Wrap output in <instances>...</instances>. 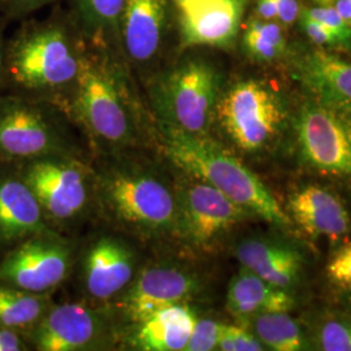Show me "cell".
I'll use <instances>...</instances> for the list:
<instances>
[{"instance_id": "6da1fadb", "label": "cell", "mask_w": 351, "mask_h": 351, "mask_svg": "<svg viewBox=\"0 0 351 351\" xmlns=\"http://www.w3.org/2000/svg\"><path fill=\"white\" fill-rule=\"evenodd\" d=\"M164 151L184 173L220 190L230 201L278 228L293 221L263 181L221 145L163 124Z\"/></svg>"}, {"instance_id": "7a4b0ae2", "label": "cell", "mask_w": 351, "mask_h": 351, "mask_svg": "<svg viewBox=\"0 0 351 351\" xmlns=\"http://www.w3.org/2000/svg\"><path fill=\"white\" fill-rule=\"evenodd\" d=\"M220 73L213 64L190 59L156 82L154 103L164 125L206 134L220 99Z\"/></svg>"}, {"instance_id": "3957f363", "label": "cell", "mask_w": 351, "mask_h": 351, "mask_svg": "<svg viewBox=\"0 0 351 351\" xmlns=\"http://www.w3.org/2000/svg\"><path fill=\"white\" fill-rule=\"evenodd\" d=\"M216 116L239 150L258 152L276 141L288 112L274 88L258 80H246L233 85L219 99Z\"/></svg>"}, {"instance_id": "277c9868", "label": "cell", "mask_w": 351, "mask_h": 351, "mask_svg": "<svg viewBox=\"0 0 351 351\" xmlns=\"http://www.w3.org/2000/svg\"><path fill=\"white\" fill-rule=\"evenodd\" d=\"M302 160L316 172L351 177V113L310 99L295 121Z\"/></svg>"}, {"instance_id": "5b68a950", "label": "cell", "mask_w": 351, "mask_h": 351, "mask_svg": "<svg viewBox=\"0 0 351 351\" xmlns=\"http://www.w3.org/2000/svg\"><path fill=\"white\" fill-rule=\"evenodd\" d=\"M104 199L113 215L143 230H176L177 198L156 176L114 172L104 180Z\"/></svg>"}, {"instance_id": "8992f818", "label": "cell", "mask_w": 351, "mask_h": 351, "mask_svg": "<svg viewBox=\"0 0 351 351\" xmlns=\"http://www.w3.org/2000/svg\"><path fill=\"white\" fill-rule=\"evenodd\" d=\"M75 84V108L91 133L111 143L132 138V114L120 84L107 65L80 59Z\"/></svg>"}, {"instance_id": "52a82bcc", "label": "cell", "mask_w": 351, "mask_h": 351, "mask_svg": "<svg viewBox=\"0 0 351 351\" xmlns=\"http://www.w3.org/2000/svg\"><path fill=\"white\" fill-rule=\"evenodd\" d=\"M80 59L58 27H46L21 38L11 55L13 78L24 88L62 86L75 80Z\"/></svg>"}, {"instance_id": "ba28073f", "label": "cell", "mask_w": 351, "mask_h": 351, "mask_svg": "<svg viewBox=\"0 0 351 351\" xmlns=\"http://www.w3.org/2000/svg\"><path fill=\"white\" fill-rule=\"evenodd\" d=\"M190 178L193 181H189L177 197L176 230L193 246L206 249L251 213L213 185L194 177Z\"/></svg>"}, {"instance_id": "9c48e42d", "label": "cell", "mask_w": 351, "mask_h": 351, "mask_svg": "<svg viewBox=\"0 0 351 351\" xmlns=\"http://www.w3.org/2000/svg\"><path fill=\"white\" fill-rule=\"evenodd\" d=\"M184 47H229L239 34L247 0H178Z\"/></svg>"}, {"instance_id": "30bf717a", "label": "cell", "mask_w": 351, "mask_h": 351, "mask_svg": "<svg viewBox=\"0 0 351 351\" xmlns=\"http://www.w3.org/2000/svg\"><path fill=\"white\" fill-rule=\"evenodd\" d=\"M69 269V251L55 241L30 239L0 265V280L30 293L58 287Z\"/></svg>"}, {"instance_id": "8fae6325", "label": "cell", "mask_w": 351, "mask_h": 351, "mask_svg": "<svg viewBox=\"0 0 351 351\" xmlns=\"http://www.w3.org/2000/svg\"><path fill=\"white\" fill-rule=\"evenodd\" d=\"M25 182L42 210L59 220L78 215L88 202L86 178L75 164L59 160L36 162L29 167Z\"/></svg>"}, {"instance_id": "7c38bea8", "label": "cell", "mask_w": 351, "mask_h": 351, "mask_svg": "<svg viewBox=\"0 0 351 351\" xmlns=\"http://www.w3.org/2000/svg\"><path fill=\"white\" fill-rule=\"evenodd\" d=\"M293 77L311 99L351 113V64L324 49L307 51L293 63Z\"/></svg>"}, {"instance_id": "4fadbf2b", "label": "cell", "mask_w": 351, "mask_h": 351, "mask_svg": "<svg viewBox=\"0 0 351 351\" xmlns=\"http://www.w3.org/2000/svg\"><path fill=\"white\" fill-rule=\"evenodd\" d=\"M197 288V280L184 269L169 265L149 267L126 295L128 314L141 323L159 310L185 303Z\"/></svg>"}, {"instance_id": "5bb4252c", "label": "cell", "mask_w": 351, "mask_h": 351, "mask_svg": "<svg viewBox=\"0 0 351 351\" xmlns=\"http://www.w3.org/2000/svg\"><path fill=\"white\" fill-rule=\"evenodd\" d=\"M58 137L37 108L17 101H0V151L20 158L47 155Z\"/></svg>"}, {"instance_id": "9a60e30c", "label": "cell", "mask_w": 351, "mask_h": 351, "mask_svg": "<svg viewBox=\"0 0 351 351\" xmlns=\"http://www.w3.org/2000/svg\"><path fill=\"white\" fill-rule=\"evenodd\" d=\"M288 215L311 237L339 239L350 229V215L336 194L320 185H306L290 194Z\"/></svg>"}, {"instance_id": "2e32d148", "label": "cell", "mask_w": 351, "mask_h": 351, "mask_svg": "<svg viewBox=\"0 0 351 351\" xmlns=\"http://www.w3.org/2000/svg\"><path fill=\"white\" fill-rule=\"evenodd\" d=\"M101 324L91 310L77 303L55 307L38 326L36 342L43 351H75L99 337Z\"/></svg>"}, {"instance_id": "e0dca14e", "label": "cell", "mask_w": 351, "mask_h": 351, "mask_svg": "<svg viewBox=\"0 0 351 351\" xmlns=\"http://www.w3.org/2000/svg\"><path fill=\"white\" fill-rule=\"evenodd\" d=\"M236 254L242 267L282 289L295 285L304 263L301 251L271 239H245L239 243Z\"/></svg>"}, {"instance_id": "ac0fdd59", "label": "cell", "mask_w": 351, "mask_h": 351, "mask_svg": "<svg viewBox=\"0 0 351 351\" xmlns=\"http://www.w3.org/2000/svg\"><path fill=\"white\" fill-rule=\"evenodd\" d=\"M128 55L138 63L151 60L160 49L167 26L164 0H125L121 14Z\"/></svg>"}, {"instance_id": "d6986e66", "label": "cell", "mask_w": 351, "mask_h": 351, "mask_svg": "<svg viewBox=\"0 0 351 351\" xmlns=\"http://www.w3.org/2000/svg\"><path fill=\"white\" fill-rule=\"evenodd\" d=\"M134 261L124 243L103 239L90 250L85 263V281L91 297L108 300L130 282Z\"/></svg>"}, {"instance_id": "ffe728a7", "label": "cell", "mask_w": 351, "mask_h": 351, "mask_svg": "<svg viewBox=\"0 0 351 351\" xmlns=\"http://www.w3.org/2000/svg\"><path fill=\"white\" fill-rule=\"evenodd\" d=\"M294 304L288 289L264 281L245 267L232 278L226 294L228 311L241 320L267 313H289Z\"/></svg>"}, {"instance_id": "44dd1931", "label": "cell", "mask_w": 351, "mask_h": 351, "mask_svg": "<svg viewBox=\"0 0 351 351\" xmlns=\"http://www.w3.org/2000/svg\"><path fill=\"white\" fill-rule=\"evenodd\" d=\"M197 320L184 303L165 307L139 323L133 342L141 350H185Z\"/></svg>"}, {"instance_id": "7402d4cb", "label": "cell", "mask_w": 351, "mask_h": 351, "mask_svg": "<svg viewBox=\"0 0 351 351\" xmlns=\"http://www.w3.org/2000/svg\"><path fill=\"white\" fill-rule=\"evenodd\" d=\"M42 228V207L32 189L17 180H0V239H21Z\"/></svg>"}, {"instance_id": "603a6c76", "label": "cell", "mask_w": 351, "mask_h": 351, "mask_svg": "<svg viewBox=\"0 0 351 351\" xmlns=\"http://www.w3.org/2000/svg\"><path fill=\"white\" fill-rule=\"evenodd\" d=\"M249 320L254 335L269 350L298 351L304 349L301 326L288 311L256 315Z\"/></svg>"}, {"instance_id": "cb8c5ba5", "label": "cell", "mask_w": 351, "mask_h": 351, "mask_svg": "<svg viewBox=\"0 0 351 351\" xmlns=\"http://www.w3.org/2000/svg\"><path fill=\"white\" fill-rule=\"evenodd\" d=\"M242 45L246 55L255 62L271 63L287 52V37L282 25L276 21L252 17L245 29Z\"/></svg>"}, {"instance_id": "d4e9b609", "label": "cell", "mask_w": 351, "mask_h": 351, "mask_svg": "<svg viewBox=\"0 0 351 351\" xmlns=\"http://www.w3.org/2000/svg\"><path fill=\"white\" fill-rule=\"evenodd\" d=\"M45 302L23 289L0 285V326L21 328L36 323L43 314Z\"/></svg>"}, {"instance_id": "484cf974", "label": "cell", "mask_w": 351, "mask_h": 351, "mask_svg": "<svg viewBox=\"0 0 351 351\" xmlns=\"http://www.w3.org/2000/svg\"><path fill=\"white\" fill-rule=\"evenodd\" d=\"M125 0H78L85 21L95 29H111L121 19Z\"/></svg>"}, {"instance_id": "4316f807", "label": "cell", "mask_w": 351, "mask_h": 351, "mask_svg": "<svg viewBox=\"0 0 351 351\" xmlns=\"http://www.w3.org/2000/svg\"><path fill=\"white\" fill-rule=\"evenodd\" d=\"M316 21L322 23L326 29L339 39L342 51H351V25H349L336 11V8L330 5H319L313 8H304Z\"/></svg>"}, {"instance_id": "83f0119b", "label": "cell", "mask_w": 351, "mask_h": 351, "mask_svg": "<svg viewBox=\"0 0 351 351\" xmlns=\"http://www.w3.org/2000/svg\"><path fill=\"white\" fill-rule=\"evenodd\" d=\"M217 350L262 351L264 345L247 329L237 326H221Z\"/></svg>"}, {"instance_id": "f1b7e54d", "label": "cell", "mask_w": 351, "mask_h": 351, "mask_svg": "<svg viewBox=\"0 0 351 351\" xmlns=\"http://www.w3.org/2000/svg\"><path fill=\"white\" fill-rule=\"evenodd\" d=\"M322 350L351 351L350 322H328L319 335Z\"/></svg>"}, {"instance_id": "f546056e", "label": "cell", "mask_w": 351, "mask_h": 351, "mask_svg": "<svg viewBox=\"0 0 351 351\" xmlns=\"http://www.w3.org/2000/svg\"><path fill=\"white\" fill-rule=\"evenodd\" d=\"M221 323L211 319L197 320L189 339L186 351H211L217 349Z\"/></svg>"}, {"instance_id": "4dcf8cb0", "label": "cell", "mask_w": 351, "mask_h": 351, "mask_svg": "<svg viewBox=\"0 0 351 351\" xmlns=\"http://www.w3.org/2000/svg\"><path fill=\"white\" fill-rule=\"evenodd\" d=\"M329 281L345 290H351V243L339 247L326 264Z\"/></svg>"}, {"instance_id": "1f68e13d", "label": "cell", "mask_w": 351, "mask_h": 351, "mask_svg": "<svg viewBox=\"0 0 351 351\" xmlns=\"http://www.w3.org/2000/svg\"><path fill=\"white\" fill-rule=\"evenodd\" d=\"M298 20H300V25H301L302 30L304 32V34L310 38V40H313V43L316 45L319 49L342 51L339 39L335 37L322 23L313 19L308 13L304 11V8L301 10Z\"/></svg>"}, {"instance_id": "d6a6232c", "label": "cell", "mask_w": 351, "mask_h": 351, "mask_svg": "<svg viewBox=\"0 0 351 351\" xmlns=\"http://www.w3.org/2000/svg\"><path fill=\"white\" fill-rule=\"evenodd\" d=\"M276 5L277 21L284 26H291L298 21L301 8L297 0H274Z\"/></svg>"}, {"instance_id": "836d02e7", "label": "cell", "mask_w": 351, "mask_h": 351, "mask_svg": "<svg viewBox=\"0 0 351 351\" xmlns=\"http://www.w3.org/2000/svg\"><path fill=\"white\" fill-rule=\"evenodd\" d=\"M21 346L23 343L14 332L7 328L0 329V351H19L23 349Z\"/></svg>"}, {"instance_id": "e575fe53", "label": "cell", "mask_w": 351, "mask_h": 351, "mask_svg": "<svg viewBox=\"0 0 351 351\" xmlns=\"http://www.w3.org/2000/svg\"><path fill=\"white\" fill-rule=\"evenodd\" d=\"M256 16L263 20L277 21L276 5L274 0H256Z\"/></svg>"}, {"instance_id": "d590c367", "label": "cell", "mask_w": 351, "mask_h": 351, "mask_svg": "<svg viewBox=\"0 0 351 351\" xmlns=\"http://www.w3.org/2000/svg\"><path fill=\"white\" fill-rule=\"evenodd\" d=\"M47 1L50 0H8V4L14 12H29Z\"/></svg>"}, {"instance_id": "8d00e7d4", "label": "cell", "mask_w": 351, "mask_h": 351, "mask_svg": "<svg viewBox=\"0 0 351 351\" xmlns=\"http://www.w3.org/2000/svg\"><path fill=\"white\" fill-rule=\"evenodd\" d=\"M332 5L336 8L339 16L351 25V0H335Z\"/></svg>"}, {"instance_id": "74e56055", "label": "cell", "mask_w": 351, "mask_h": 351, "mask_svg": "<svg viewBox=\"0 0 351 351\" xmlns=\"http://www.w3.org/2000/svg\"><path fill=\"white\" fill-rule=\"evenodd\" d=\"M316 3H319L320 5H330L335 3V0H314Z\"/></svg>"}, {"instance_id": "f35d334b", "label": "cell", "mask_w": 351, "mask_h": 351, "mask_svg": "<svg viewBox=\"0 0 351 351\" xmlns=\"http://www.w3.org/2000/svg\"><path fill=\"white\" fill-rule=\"evenodd\" d=\"M0 66H1V50H0Z\"/></svg>"}, {"instance_id": "ab89813d", "label": "cell", "mask_w": 351, "mask_h": 351, "mask_svg": "<svg viewBox=\"0 0 351 351\" xmlns=\"http://www.w3.org/2000/svg\"><path fill=\"white\" fill-rule=\"evenodd\" d=\"M176 1H178V0H176Z\"/></svg>"}]
</instances>
